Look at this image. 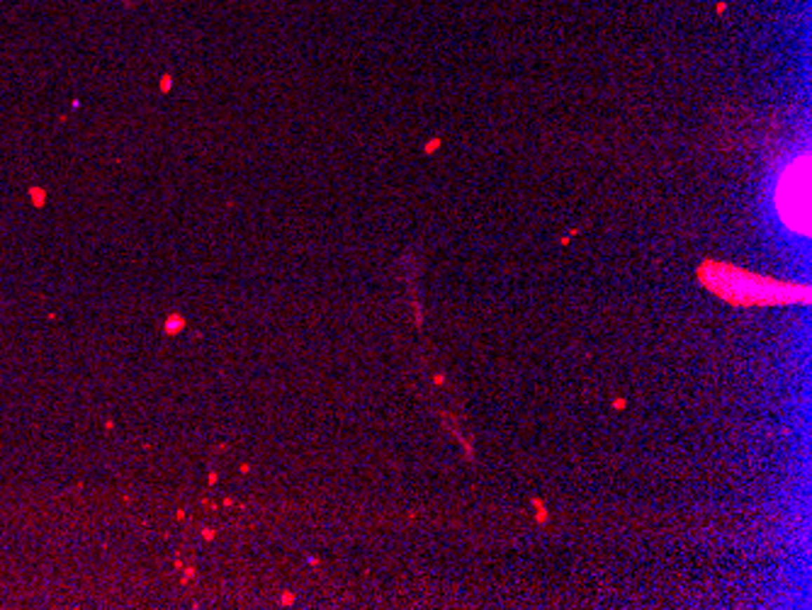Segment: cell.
I'll return each instance as SVG.
<instances>
[{
  "label": "cell",
  "instance_id": "7a4b0ae2",
  "mask_svg": "<svg viewBox=\"0 0 812 610\" xmlns=\"http://www.w3.org/2000/svg\"><path fill=\"white\" fill-rule=\"evenodd\" d=\"M808 187H810V161L808 156H800L798 161H793L785 168L776 187V207L780 212V219L793 231L800 229V234H808V217H810Z\"/></svg>",
  "mask_w": 812,
  "mask_h": 610
},
{
  "label": "cell",
  "instance_id": "6da1fadb",
  "mask_svg": "<svg viewBox=\"0 0 812 610\" xmlns=\"http://www.w3.org/2000/svg\"><path fill=\"white\" fill-rule=\"evenodd\" d=\"M700 280L708 285L712 292L730 299L735 304H783L795 302V299H808V292L798 294V287L773 282L768 277L749 275V272L735 270L730 265H708L700 272Z\"/></svg>",
  "mask_w": 812,
  "mask_h": 610
},
{
  "label": "cell",
  "instance_id": "3957f363",
  "mask_svg": "<svg viewBox=\"0 0 812 610\" xmlns=\"http://www.w3.org/2000/svg\"><path fill=\"white\" fill-rule=\"evenodd\" d=\"M533 503H535V506L540 508V511H538V520H540V523H543V520H547V511H545V508H543V501H538V498H535V501H533Z\"/></svg>",
  "mask_w": 812,
  "mask_h": 610
},
{
  "label": "cell",
  "instance_id": "277c9868",
  "mask_svg": "<svg viewBox=\"0 0 812 610\" xmlns=\"http://www.w3.org/2000/svg\"><path fill=\"white\" fill-rule=\"evenodd\" d=\"M615 409H625V399H615Z\"/></svg>",
  "mask_w": 812,
  "mask_h": 610
}]
</instances>
